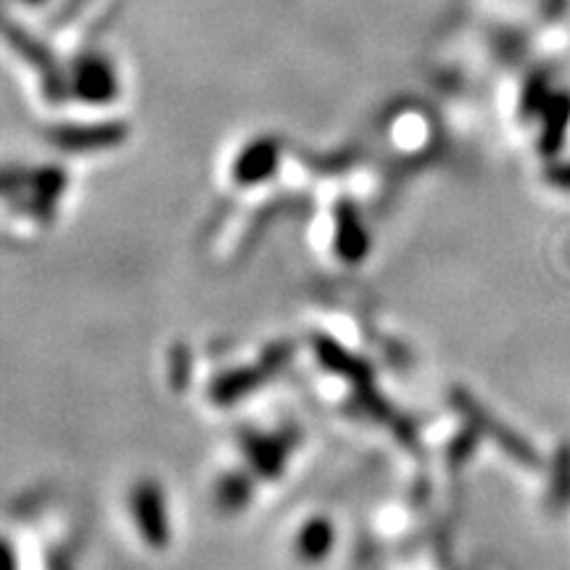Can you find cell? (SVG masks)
<instances>
[{"label": "cell", "mask_w": 570, "mask_h": 570, "mask_svg": "<svg viewBox=\"0 0 570 570\" xmlns=\"http://www.w3.org/2000/svg\"><path fill=\"white\" fill-rule=\"evenodd\" d=\"M547 180H550L554 188H560V190H566V194H570V161L554 164V167L547 169Z\"/></svg>", "instance_id": "3"}, {"label": "cell", "mask_w": 570, "mask_h": 570, "mask_svg": "<svg viewBox=\"0 0 570 570\" xmlns=\"http://www.w3.org/2000/svg\"><path fill=\"white\" fill-rule=\"evenodd\" d=\"M547 502L554 512H566L570 508V444L558 446L552 458V473H550V494Z\"/></svg>", "instance_id": "1"}, {"label": "cell", "mask_w": 570, "mask_h": 570, "mask_svg": "<svg viewBox=\"0 0 570 570\" xmlns=\"http://www.w3.org/2000/svg\"><path fill=\"white\" fill-rule=\"evenodd\" d=\"M570 122V98L558 96L550 104V114H547V127L541 135V151L558 154L562 140H566V127Z\"/></svg>", "instance_id": "2"}]
</instances>
